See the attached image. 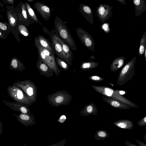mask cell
Instances as JSON below:
<instances>
[{"mask_svg":"<svg viewBox=\"0 0 146 146\" xmlns=\"http://www.w3.org/2000/svg\"><path fill=\"white\" fill-rule=\"evenodd\" d=\"M125 93V92L123 91H120L119 92V94L121 95H123Z\"/></svg>","mask_w":146,"mask_h":146,"instance_id":"b9f144b4","label":"cell"},{"mask_svg":"<svg viewBox=\"0 0 146 146\" xmlns=\"http://www.w3.org/2000/svg\"><path fill=\"white\" fill-rule=\"evenodd\" d=\"M88 78L90 79L93 81H101L104 80V79L101 77L96 76H91L89 77Z\"/></svg>","mask_w":146,"mask_h":146,"instance_id":"83f0119b","label":"cell"},{"mask_svg":"<svg viewBox=\"0 0 146 146\" xmlns=\"http://www.w3.org/2000/svg\"><path fill=\"white\" fill-rule=\"evenodd\" d=\"M17 118V120L23 125L27 123L29 121L30 118V116L27 114L21 113L20 114L17 115L14 114Z\"/></svg>","mask_w":146,"mask_h":146,"instance_id":"603a6c76","label":"cell"},{"mask_svg":"<svg viewBox=\"0 0 146 146\" xmlns=\"http://www.w3.org/2000/svg\"><path fill=\"white\" fill-rule=\"evenodd\" d=\"M55 31L58 36L68 45L73 50H77L75 41L63 21L56 15L54 22Z\"/></svg>","mask_w":146,"mask_h":146,"instance_id":"7a4b0ae2","label":"cell"},{"mask_svg":"<svg viewBox=\"0 0 146 146\" xmlns=\"http://www.w3.org/2000/svg\"><path fill=\"white\" fill-rule=\"evenodd\" d=\"M99 65L98 62L94 61L84 62L81 64L80 68L82 71H89L97 67Z\"/></svg>","mask_w":146,"mask_h":146,"instance_id":"44dd1931","label":"cell"},{"mask_svg":"<svg viewBox=\"0 0 146 146\" xmlns=\"http://www.w3.org/2000/svg\"><path fill=\"white\" fill-rule=\"evenodd\" d=\"M120 2L121 3L124 5H126L127 3L125 2V0H116Z\"/></svg>","mask_w":146,"mask_h":146,"instance_id":"8d00e7d4","label":"cell"},{"mask_svg":"<svg viewBox=\"0 0 146 146\" xmlns=\"http://www.w3.org/2000/svg\"><path fill=\"white\" fill-rule=\"evenodd\" d=\"M105 91L108 92L112 94L113 93V90L111 89L108 88H105L104 89Z\"/></svg>","mask_w":146,"mask_h":146,"instance_id":"d6a6232c","label":"cell"},{"mask_svg":"<svg viewBox=\"0 0 146 146\" xmlns=\"http://www.w3.org/2000/svg\"><path fill=\"white\" fill-rule=\"evenodd\" d=\"M34 6L43 19L46 21L49 20L51 13L50 9L48 6L39 2L35 3Z\"/></svg>","mask_w":146,"mask_h":146,"instance_id":"8fae6325","label":"cell"},{"mask_svg":"<svg viewBox=\"0 0 146 146\" xmlns=\"http://www.w3.org/2000/svg\"><path fill=\"white\" fill-rule=\"evenodd\" d=\"M79 10L86 20L91 25L94 23V19L91 9L88 5L84 3L80 4Z\"/></svg>","mask_w":146,"mask_h":146,"instance_id":"4fadbf2b","label":"cell"},{"mask_svg":"<svg viewBox=\"0 0 146 146\" xmlns=\"http://www.w3.org/2000/svg\"><path fill=\"white\" fill-rule=\"evenodd\" d=\"M92 107L91 106H89L87 108V112L89 113H91L92 111Z\"/></svg>","mask_w":146,"mask_h":146,"instance_id":"d590c367","label":"cell"},{"mask_svg":"<svg viewBox=\"0 0 146 146\" xmlns=\"http://www.w3.org/2000/svg\"><path fill=\"white\" fill-rule=\"evenodd\" d=\"M18 31L21 34L25 36H28L29 35V32L27 27L23 24L18 23Z\"/></svg>","mask_w":146,"mask_h":146,"instance_id":"d4e9b609","label":"cell"},{"mask_svg":"<svg viewBox=\"0 0 146 146\" xmlns=\"http://www.w3.org/2000/svg\"><path fill=\"white\" fill-rule=\"evenodd\" d=\"M3 6H4L3 4L1 1V0H0V7L1 8H3Z\"/></svg>","mask_w":146,"mask_h":146,"instance_id":"60d3db41","label":"cell"},{"mask_svg":"<svg viewBox=\"0 0 146 146\" xmlns=\"http://www.w3.org/2000/svg\"><path fill=\"white\" fill-rule=\"evenodd\" d=\"M3 102L7 106L15 111H18L23 114H27L28 112L27 108L24 105L16 102H11L6 101L5 100H3Z\"/></svg>","mask_w":146,"mask_h":146,"instance_id":"2e32d148","label":"cell"},{"mask_svg":"<svg viewBox=\"0 0 146 146\" xmlns=\"http://www.w3.org/2000/svg\"><path fill=\"white\" fill-rule=\"evenodd\" d=\"M146 32H145L140 40L139 48V56L140 57L146 50Z\"/></svg>","mask_w":146,"mask_h":146,"instance_id":"7402d4cb","label":"cell"},{"mask_svg":"<svg viewBox=\"0 0 146 146\" xmlns=\"http://www.w3.org/2000/svg\"><path fill=\"white\" fill-rule=\"evenodd\" d=\"M98 135L100 137H104L106 136V133L103 131H100L98 133Z\"/></svg>","mask_w":146,"mask_h":146,"instance_id":"1f68e13d","label":"cell"},{"mask_svg":"<svg viewBox=\"0 0 146 146\" xmlns=\"http://www.w3.org/2000/svg\"><path fill=\"white\" fill-rule=\"evenodd\" d=\"M24 3L26 6L28 15L31 20L35 23L42 25V24L38 20L35 13L30 5L27 2H24Z\"/></svg>","mask_w":146,"mask_h":146,"instance_id":"ffe728a7","label":"cell"},{"mask_svg":"<svg viewBox=\"0 0 146 146\" xmlns=\"http://www.w3.org/2000/svg\"><path fill=\"white\" fill-rule=\"evenodd\" d=\"M2 18V15L1 14V12H0V18Z\"/></svg>","mask_w":146,"mask_h":146,"instance_id":"f6af8a7d","label":"cell"},{"mask_svg":"<svg viewBox=\"0 0 146 146\" xmlns=\"http://www.w3.org/2000/svg\"><path fill=\"white\" fill-rule=\"evenodd\" d=\"M105 94L107 96H111L112 94L108 92H105Z\"/></svg>","mask_w":146,"mask_h":146,"instance_id":"f35d334b","label":"cell"},{"mask_svg":"<svg viewBox=\"0 0 146 146\" xmlns=\"http://www.w3.org/2000/svg\"><path fill=\"white\" fill-rule=\"evenodd\" d=\"M0 30L7 36L11 31L8 24L5 22L0 21Z\"/></svg>","mask_w":146,"mask_h":146,"instance_id":"cb8c5ba5","label":"cell"},{"mask_svg":"<svg viewBox=\"0 0 146 146\" xmlns=\"http://www.w3.org/2000/svg\"><path fill=\"white\" fill-rule=\"evenodd\" d=\"M34 0H27L28 2H31L33 1Z\"/></svg>","mask_w":146,"mask_h":146,"instance_id":"7bdbcfd3","label":"cell"},{"mask_svg":"<svg viewBox=\"0 0 146 146\" xmlns=\"http://www.w3.org/2000/svg\"><path fill=\"white\" fill-rule=\"evenodd\" d=\"M125 60V58L123 56L115 59L110 65V69L111 71L115 72L118 70L122 66Z\"/></svg>","mask_w":146,"mask_h":146,"instance_id":"ac0fdd59","label":"cell"},{"mask_svg":"<svg viewBox=\"0 0 146 146\" xmlns=\"http://www.w3.org/2000/svg\"><path fill=\"white\" fill-rule=\"evenodd\" d=\"M133 4L135 6V16H140L146 10V5L145 0H133Z\"/></svg>","mask_w":146,"mask_h":146,"instance_id":"9a60e30c","label":"cell"},{"mask_svg":"<svg viewBox=\"0 0 146 146\" xmlns=\"http://www.w3.org/2000/svg\"><path fill=\"white\" fill-rule=\"evenodd\" d=\"M52 35L53 37L61 45L64 51L66 54L70 62L72 64L73 56V53L70 48L66 43L58 36L56 33H54L52 34Z\"/></svg>","mask_w":146,"mask_h":146,"instance_id":"5bb4252c","label":"cell"},{"mask_svg":"<svg viewBox=\"0 0 146 146\" xmlns=\"http://www.w3.org/2000/svg\"><path fill=\"white\" fill-rule=\"evenodd\" d=\"M6 36H7L3 33L0 30V38L4 40L6 38Z\"/></svg>","mask_w":146,"mask_h":146,"instance_id":"836d02e7","label":"cell"},{"mask_svg":"<svg viewBox=\"0 0 146 146\" xmlns=\"http://www.w3.org/2000/svg\"><path fill=\"white\" fill-rule=\"evenodd\" d=\"M36 37L39 44L42 47L46 49L50 52L54 54L56 53V52L54 51V50L45 37L40 35H38Z\"/></svg>","mask_w":146,"mask_h":146,"instance_id":"d6986e66","label":"cell"},{"mask_svg":"<svg viewBox=\"0 0 146 146\" xmlns=\"http://www.w3.org/2000/svg\"><path fill=\"white\" fill-rule=\"evenodd\" d=\"M144 121L145 122H146V117H145L144 118Z\"/></svg>","mask_w":146,"mask_h":146,"instance_id":"ee69618b","label":"cell"},{"mask_svg":"<svg viewBox=\"0 0 146 146\" xmlns=\"http://www.w3.org/2000/svg\"><path fill=\"white\" fill-rule=\"evenodd\" d=\"M111 105L113 107H117L119 106V104L117 101H113L111 102Z\"/></svg>","mask_w":146,"mask_h":146,"instance_id":"4dcf8cb0","label":"cell"},{"mask_svg":"<svg viewBox=\"0 0 146 146\" xmlns=\"http://www.w3.org/2000/svg\"><path fill=\"white\" fill-rule=\"evenodd\" d=\"M34 40V44L37 48L38 57L52 70L56 75L59 76L61 70L58 67L54 53L42 47L38 43L36 37L35 38Z\"/></svg>","mask_w":146,"mask_h":146,"instance_id":"6da1fadb","label":"cell"},{"mask_svg":"<svg viewBox=\"0 0 146 146\" xmlns=\"http://www.w3.org/2000/svg\"><path fill=\"white\" fill-rule=\"evenodd\" d=\"M76 31L79 38L84 46L94 52L95 44L92 36L81 27L77 28Z\"/></svg>","mask_w":146,"mask_h":146,"instance_id":"8992f818","label":"cell"},{"mask_svg":"<svg viewBox=\"0 0 146 146\" xmlns=\"http://www.w3.org/2000/svg\"><path fill=\"white\" fill-rule=\"evenodd\" d=\"M66 119V117L64 115H63L60 118V119H63V121H64Z\"/></svg>","mask_w":146,"mask_h":146,"instance_id":"ab89813d","label":"cell"},{"mask_svg":"<svg viewBox=\"0 0 146 146\" xmlns=\"http://www.w3.org/2000/svg\"><path fill=\"white\" fill-rule=\"evenodd\" d=\"M63 97L61 96H59L57 97L55 99V101L56 103H60L62 102L63 100Z\"/></svg>","mask_w":146,"mask_h":146,"instance_id":"f546056e","label":"cell"},{"mask_svg":"<svg viewBox=\"0 0 146 146\" xmlns=\"http://www.w3.org/2000/svg\"><path fill=\"white\" fill-rule=\"evenodd\" d=\"M113 7L108 4H100L96 10V15L102 23L104 22L112 16Z\"/></svg>","mask_w":146,"mask_h":146,"instance_id":"9c48e42d","label":"cell"},{"mask_svg":"<svg viewBox=\"0 0 146 146\" xmlns=\"http://www.w3.org/2000/svg\"><path fill=\"white\" fill-rule=\"evenodd\" d=\"M136 57L127 62L121 70L118 75V83H123L131 79L135 75Z\"/></svg>","mask_w":146,"mask_h":146,"instance_id":"3957f363","label":"cell"},{"mask_svg":"<svg viewBox=\"0 0 146 146\" xmlns=\"http://www.w3.org/2000/svg\"><path fill=\"white\" fill-rule=\"evenodd\" d=\"M56 63L62 69L67 71L69 68L68 65L64 60L59 57H55Z\"/></svg>","mask_w":146,"mask_h":146,"instance_id":"484cf974","label":"cell"},{"mask_svg":"<svg viewBox=\"0 0 146 146\" xmlns=\"http://www.w3.org/2000/svg\"><path fill=\"white\" fill-rule=\"evenodd\" d=\"M7 8L6 15L8 23L11 31L14 33L18 32V20L16 15L15 8L14 5H6Z\"/></svg>","mask_w":146,"mask_h":146,"instance_id":"52a82bcc","label":"cell"},{"mask_svg":"<svg viewBox=\"0 0 146 146\" xmlns=\"http://www.w3.org/2000/svg\"><path fill=\"white\" fill-rule=\"evenodd\" d=\"M102 28L106 33H109L110 31L109 25L108 23H105L102 25Z\"/></svg>","mask_w":146,"mask_h":146,"instance_id":"4316f807","label":"cell"},{"mask_svg":"<svg viewBox=\"0 0 146 146\" xmlns=\"http://www.w3.org/2000/svg\"><path fill=\"white\" fill-rule=\"evenodd\" d=\"M2 124L0 121V135L2 133Z\"/></svg>","mask_w":146,"mask_h":146,"instance_id":"74e56055","label":"cell"},{"mask_svg":"<svg viewBox=\"0 0 146 146\" xmlns=\"http://www.w3.org/2000/svg\"><path fill=\"white\" fill-rule=\"evenodd\" d=\"M13 84L20 88L29 96H32L33 94L35 86L33 83L30 80H17Z\"/></svg>","mask_w":146,"mask_h":146,"instance_id":"30bf717a","label":"cell"},{"mask_svg":"<svg viewBox=\"0 0 146 146\" xmlns=\"http://www.w3.org/2000/svg\"><path fill=\"white\" fill-rule=\"evenodd\" d=\"M3 2L6 5H9L10 6L14 5L15 0H2Z\"/></svg>","mask_w":146,"mask_h":146,"instance_id":"f1b7e54d","label":"cell"},{"mask_svg":"<svg viewBox=\"0 0 146 146\" xmlns=\"http://www.w3.org/2000/svg\"><path fill=\"white\" fill-rule=\"evenodd\" d=\"M15 8L19 23L23 24L27 27L34 23L28 15L24 2L17 0Z\"/></svg>","mask_w":146,"mask_h":146,"instance_id":"277c9868","label":"cell"},{"mask_svg":"<svg viewBox=\"0 0 146 146\" xmlns=\"http://www.w3.org/2000/svg\"><path fill=\"white\" fill-rule=\"evenodd\" d=\"M7 91L9 96L16 103L23 105L27 103V98L19 87L12 84L8 87Z\"/></svg>","mask_w":146,"mask_h":146,"instance_id":"5b68a950","label":"cell"},{"mask_svg":"<svg viewBox=\"0 0 146 146\" xmlns=\"http://www.w3.org/2000/svg\"><path fill=\"white\" fill-rule=\"evenodd\" d=\"M9 66L12 70L22 72L25 69V66L23 63L17 57H14L11 59Z\"/></svg>","mask_w":146,"mask_h":146,"instance_id":"e0dca14e","label":"cell"},{"mask_svg":"<svg viewBox=\"0 0 146 146\" xmlns=\"http://www.w3.org/2000/svg\"><path fill=\"white\" fill-rule=\"evenodd\" d=\"M43 29L44 31L49 35L54 50L57 56L65 62L68 65L71 66L72 64L70 62L66 54L64 51L60 44L53 37L52 34L49 32L45 27H44Z\"/></svg>","mask_w":146,"mask_h":146,"instance_id":"ba28073f","label":"cell"},{"mask_svg":"<svg viewBox=\"0 0 146 146\" xmlns=\"http://www.w3.org/2000/svg\"><path fill=\"white\" fill-rule=\"evenodd\" d=\"M36 68L42 75L47 77L53 75L52 70L38 57L36 64Z\"/></svg>","mask_w":146,"mask_h":146,"instance_id":"7c38bea8","label":"cell"},{"mask_svg":"<svg viewBox=\"0 0 146 146\" xmlns=\"http://www.w3.org/2000/svg\"><path fill=\"white\" fill-rule=\"evenodd\" d=\"M118 126L121 128H125L126 126L125 124L123 123H121L118 124Z\"/></svg>","mask_w":146,"mask_h":146,"instance_id":"e575fe53","label":"cell"}]
</instances>
